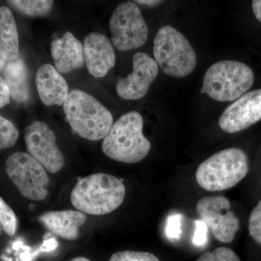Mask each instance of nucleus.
I'll return each instance as SVG.
<instances>
[{
    "label": "nucleus",
    "mask_w": 261,
    "mask_h": 261,
    "mask_svg": "<svg viewBox=\"0 0 261 261\" xmlns=\"http://www.w3.org/2000/svg\"><path fill=\"white\" fill-rule=\"evenodd\" d=\"M158 73L157 62L145 53H137L133 57V71L118 82L117 93L126 100L140 99L147 94Z\"/></svg>",
    "instance_id": "f8f14e48"
},
{
    "label": "nucleus",
    "mask_w": 261,
    "mask_h": 261,
    "mask_svg": "<svg viewBox=\"0 0 261 261\" xmlns=\"http://www.w3.org/2000/svg\"><path fill=\"white\" fill-rule=\"evenodd\" d=\"M135 3H139L141 5H148V6H154L161 3V1H156V0H139V1H135Z\"/></svg>",
    "instance_id": "c85d7f7f"
},
{
    "label": "nucleus",
    "mask_w": 261,
    "mask_h": 261,
    "mask_svg": "<svg viewBox=\"0 0 261 261\" xmlns=\"http://www.w3.org/2000/svg\"><path fill=\"white\" fill-rule=\"evenodd\" d=\"M195 224V231L192 239V243L196 246H202L207 241L208 227L202 220H196Z\"/></svg>",
    "instance_id": "a878e982"
},
{
    "label": "nucleus",
    "mask_w": 261,
    "mask_h": 261,
    "mask_svg": "<svg viewBox=\"0 0 261 261\" xmlns=\"http://www.w3.org/2000/svg\"><path fill=\"white\" fill-rule=\"evenodd\" d=\"M51 55L59 73H67L83 67V46L71 32H66L51 44Z\"/></svg>",
    "instance_id": "2eb2a0df"
},
{
    "label": "nucleus",
    "mask_w": 261,
    "mask_h": 261,
    "mask_svg": "<svg viewBox=\"0 0 261 261\" xmlns=\"http://www.w3.org/2000/svg\"><path fill=\"white\" fill-rule=\"evenodd\" d=\"M261 121V89L246 92L219 118L220 128L229 134L246 129Z\"/></svg>",
    "instance_id": "9b49d317"
},
{
    "label": "nucleus",
    "mask_w": 261,
    "mask_h": 261,
    "mask_svg": "<svg viewBox=\"0 0 261 261\" xmlns=\"http://www.w3.org/2000/svg\"><path fill=\"white\" fill-rule=\"evenodd\" d=\"M5 171L27 200L41 201L47 197L49 184L47 171L31 154L21 152L12 154L5 162Z\"/></svg>",
    "instance_id": "0eeeda50"
},
{
    "label": "nucleus",
    "mask_w": 261,
    "mask_h": 261,
    "mask_svg": "<svg viewBox=\"0 0 261 261\" xmlns=\"http://www.w3.org/2000/svg\"><path fill=\"white\" fill-rule=\"evenodd\" d=\"M252 8L255 18L261 22V0H254V1H252Z\"/></svg>",
    "instance_id": "cd10ccee"
},
{
    "label": "nucleus",
    "mask_w": 261,
    "mask_h": 261,
    "mask_svg": "<svg viewBox=\"0 0 261 261\" xmlns=\"http://www.w3.org/2000/svg\"><path fill=\"white\" fill-rule=\"evenodd\" d=\"M224 196H207L197 202L196 210L218 241L231 243L240 229V220Z\"/></svg>",
    "instance_id": "1a4fd4ad"
},
{
    "label": "nucleus",
    "mask_w": 261,
    "mask_h": 261,
    "mask_svg": "<svg viewBox=\"0 0 261 261\" xmlns=\"http://www.w3.org/2000/svg\"><path fill=\"white\" fill-rule=\"evenodd\" d=\"M109 261H161L150 252L126 250L115 252Z\"/></svg>",
    "instance_id": "5701e85b"
},
{
    "label": "nucleus",
    "mask_w": 261,
    "mask_h": 261,
    "mask_svg": "<svg viewBox=\"0 0 261 261\" xmlns=\"http://www.w3.org/2000/svg\"><path fill=\"white\" fill-rule=\"evenodd\" d=\"M10 98L9 88L4 79L0 75V108L10 104Z\"/></svg>",
    "instance_id": "bb28decb"
},
{
    "label": "nucleus",
    "mask_w": 261,
    "mask_h": 261,
    "mask_svg": "<svg viewBox=\"0 0 261 261\" xmlns=\"http://www.w3.org/2000/svg\"><path fill=\"white\" fill-rule=\"evenodd\" d=\"M19 137L16 127L6 118L0 116V149L13 147Z\"/></svg>",
    "instance_id": "412c9836"
},
{
    "label": "nucleus",
    "mask_w": 261,
    "mask_h": 261,
    "mask_svg": "<svg viewBox=\"0 0 261 261\" xmlns=\"http://www.w3.org/2000/svg\"><path fill=\"white\" fill-rule=\"evenodd\" d=\"M36 86L41 100L47 106H61L69 94L65 79L50 64L39 67L36 75Z\"/></svg>",
    "instance_id": "4468645a"
},
{
    "label": "nucleus",
    "mask_w": 261,
    "mask_h": 261,
    "mask_svg": "<svg viewBox=\"0 0 261 261\" xmlns=\"http://www.w3.org/2000/svg\"><path fill=\"white\" fill-rule=\"evenodd\" d=\"M143 125V118L136 111L120 117L103 139V153L124 163H138L145 159L151 144L142 133Z\"/></svg>",
    "instance_id": "f03ea898"
},
{
    "label": "nucleus",
    "mask_w": 261,
    "mask_h": 261,
    "mask_svg": "<svg viewBox=\"0 0 261 261\" xmlns=\"http://www.w3.org/2000/svg\"><path fill=\"white\" fill-rule=\"evenodd\" d=\"M109 29L113 45L121 51L143 46L148 38V28L135 2L121 3L113 11Z\"/></svg>",
    "instance_id": "6e6552de"
},
{
    "label": "nucleus",
    "mask_w": 261,
    "mask_h": 261,
    "mask_svg": "<svg viewBox=\"0 0 261 261\" xmlns=\"http://www.w3.org/2000/svg\"><path fill=\"white\" fill-rule=\"evenodd\" d=\"M70 261H92L89 260V258H87L85 257H75V258L72 259Z\"/></svg>",
    "instance_id": "7c9ffc66"
},
{
    "label": "nucleus",
    "mask_w": 261,
    "mask_h": 261,
    "mask_svg": "<svg viewBox=\"0 0 261 261\" xmlns=\"http://www.w3.org/2000/svg\"><path fill=\"white\" fill-rule=\"evenodd\" d=\"M63 110L72 129L85 140L104 139L113 124L109 110L93 96L80 89L69 92Z\"/></svg>",
    "instance_id": "7ed1b4c3"
},
{
    "label": "nucleus",
    "mask_w": 261,
    "mask_h": 261,
    "mask_svg": "<svg viewBox=\"0 0 261 261\" xmlns=\"http://www.w3.org/2000/svg\"><path fill=\"white\" fill-rule=\"evenodd\" d=\"M0 227L8 236H14L18 230V218L14 211L0 197Z\"/></svg>",
    "instance_id": "aec40b11"
},
{
    "label": "nucleus",
    "mask_w": 261,
    "mask_h": 261,
    "mask_svg": "<svg viewBox=\"0 0 261 261\" xmlns=\"http://www.w3.org/2000/svg\"><path fill=\"white\" fill-rule=\"evenodd\" d=\"M8 3L29 17L44 16L51 11L54 5L50 0H12Z\"/></svg>",
    "instance_id": "6ab92c4d"
},
{
    "label": "nucleus",
    "mask_w": 261,
    "mask_h": 261,
    "mask_svg": "<svg viewBox=\"0 0 261 261\" xmlns=\"http://www.w3.org/2000/svg\"><path fill=\"white\" fill-rule=\"evenodd\" d=\"M7 61L3 58V56H0V72L3 71V68H4L5 64H6Z\"/></svg>",
    "instance_id": "c756f323"
},
{
    "label": "nucleus",
    "mask_w": 261,
    "mask_h": 261,
    "mask_svg": "<svg viewBox=\"0 0 261 261\" xmlns=\"http://www.w3.org/2000/svg\"><path fill=\"white\" fill-rule=\"evenodd\" d=\"M248 229L255 243L261 245V200L252 211L249 219Z\"/></svg>",
    "instance_id": "b1692460"
},
{
    "label": "nucleus",
    "mask_w": 261,
    "mask_h": 261,
    "mask_svg": "<svg viewBox=\"0 0 261 261\" xmlns=\"http://www.w3.org/2000/svg\"><path fill=\"white\" fill-rule=\"evenodd\" d=\"M0 56L7 61L19 57V37L16 22L11 10L0 7Z\"/></svg>",
    "instance_id": "a211bd4d"
},
{
    "label": "nucleus",
    "mask_w": 261,
    "mask_h": 261,
    "mask_svg": "<svg viewBox=\"0 0 261 261\" xmlns=\"http://www.w3.org/2000/svg\"><path fill=\"white\" fill-rule=\"evenodd\" d=\"M196 261H241L231 249L221 247L212 252H206Z\"/></svg>",
    "instance_id": "4be33fe9"
},
{
    "label": "nucleus",
    "mask_w": 261,
    "mask_h": 261,
    "mask_svg": "<svg viewBox=\"0 0 261 261\" xmlns=\"http://www.w3.org/2000/svg\"><path fill=\"white\" fill-rule=\"evenodd\" d=\"M39 221L57 236L74 240L79 238L80 228L87 221V216L74 210L49 211L41 215Z\"/></svg>",
    "instance_id": "dca6fc26"
},
{
    "label": "nucleus",
    "mask_w": 261,
    "mask_h": 261,
    "mask_svg": "<svg viewBox=\"0 0 261 261\" xmlns=\"http://www.w3.org/2000/svg\"><path fill=\"white\" fill-rule=\"evenodd\" d=\"M2 72L9 88L10 97L18 103L27 102L30 97L29 72L23 60L19 56L13 61H7Z\"/></svg>",
    "instance_id": "f3484780"
},
{
    "label": "nucleus",
    "mask_w": 261,
    "mask_h": 261,
    "mask_svg": "<svg viewBox=\"0 0 261 261\" xmlns=\"http://www.w3.org/2000/svg\"><path fill=\"white\" fill-rule=\"evenodd\" d=\"M182 216L180 214H173L168 218L165 233L169 240H178L181 235Z\"/></svg>",
    "instance_id": "393cba45"
},
{
    "label": "nucleus",
    "mask_w": 261,
    "mask_h": 261,
    "mask_svg": "<svg viewBox=\"0 0 261 261\" xmlns=\"http://www.w3.org/2000/svg\"><path fill=\"white\" fill-rule=\"evenodd\" d=\"M126 193L121 179L108 173H97L79 178L70 198L77 211L102 216L118 209L123 204Z\"/></svg>",
    "instance_id": "f257e3e1"
},
{
    "label": "nucleus",
    "mask_w": 261,
    "mask_h": 261,
    "mask_svg": "<svg viewBox=\"0 0 261 261\" xmlns=\"http://www.w3.org/2000/svg\"><path fill=\"white\" fill-rule=\"evenodd\" d=\"M155 61L170 76L184 78L197 65V55L188 39L170 25L161 27L153 42Z\"/></svg>",
    "instance_id": "423d86ee"
},
{
    "label": "nucleus",
    "mask_w": 261,
    "mask_h": 261,
    "mask_svg": "<svg viewBox=\"0 0 261 261\" xmlns=\"http://www.w3.org/2000/svg\"><path fill=\"white\" fill-rule=\"evenodd\" d=\"M84 58L91 75L106 76L116 64V54L109 39L99 32L89 34L84 39Z\"/></svg>",
    "instance_id": "ddd939ff"
},
{
    "label": "nucleus",
    "mask_w": 261,
    "mask_h": 261,
    "mask_svg": "<svg viewBox=\"0 0 261 261\" xmlns=\"http://www.w3.org/2000/svg\"><path fill=\"white\" fill-rule=\"evenodd\" d=\"M254 80L253 71L245 63L219 61L206 71L200 92L219 102H231L250 90Z\"/></svg>",
    "instance_id": "39448f33"
},
{
    "label": "nucleus",
    "mask_w": 261,
    "mask_h": 261,
    "mask_svg": "<svg viewBox=\"0 0 261 261\" xmlns=\"http://www.w3.org/2000/svg\"><path fill=\"white\" fill-rule=\"evenodd\" d=\"M249 161L240 148H228L213 154L196 171L199 186L209 192H219L236 186L247 176Z\"/></svg>",
    "instance_id": "20e7f679"
},
{
    "label": "nucleus",
    "mask_w": 261,
    "mask_h": 261,
    "mask_svg": "<svg viewBox=\"0 0 261 261\" xmlns=\"http://www.w3.org/2000/svg\"><path fill=\"white\" fill-rule=\"evenodd\" d=\"M24 140L29 154L51 173L65 166V157L56 144V135L47 123L34 121L24 130Z\"/></svg>",
    "instance_id": "9d476101"
}]
</instances>
